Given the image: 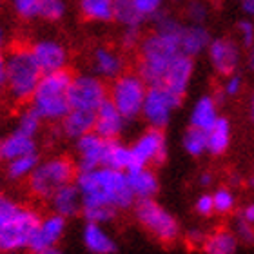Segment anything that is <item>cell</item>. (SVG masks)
<instances>
[{"mask_svg":"<svg viewBox=\"0 0 254 254\" xmlns=\"http://www.w3.org/2000/svg\"><path fill=\"white\" fill-rule=\"evenodd\" d=\"M156 29L140 40V62L138 74L145 80L147 85L160 84L164 78L165 69L182 53L180 51V31L182 24L173 16L160 11L153 16Z\"/></svg>","mask_w":254,"mask_h":254,"instance_id":"cell-1","label":"cell"},{"mask_svg":"<svg viewBox=\"0 0 254 254\" xmlns=\"http://www.w3.org/2000/svg\"><path fill=\"white\" fill-rule=\"evenodd\" d=\"M74 184L82 196V207H111L115 211H126L134 203V196L127 184L126 171L107 165L78 171Z\"/></svg>","mask_w":254,"mask_h":254,"instance_id":"cell-2","label":"cell"},{"mask_svg":"<svg viewBox=\"0 0 254 254\" xmlns=\"http://www.w3.org/2000/svg\"><path fill=\"white\" fill-rule=\"evenodd\" d=\"M40 216L31 207L0 194V249L15 253L29 247Z\"/></svg>","mask_w":254,"mask_h":254,"instance_id":"cell-3","label":"cell"},{"mask_svg":"<svg viewBox=\"0 0 254 254\" xmlns=\"http://www.w3.org/2000/svg\"><path fill=\"white\" fill-rule=\"evenodd\" d=\"M73 74L60 69L53 73H44L33 91L31 109L42 118V122H60L69 111V85Z\"/></svg>","mask_w":254,"mask_h":254,"instance_id":"cell-4","label":"cell"},{"mask_svg":"<svg viewBox=\"0 0 254 254\" xmlns=\"http://www.w3.org/2000/svg\"><path fill=\"white\" fill-rule=\"evenodd\" d=\"M5 60V89L11 100L20 104L31 98L38 80L42 76V69L38 67L31 49L16 46L4 57Z\"/></svg>","mask_w":254,"mask_h":254,"instance_id":"cell-5","label":"cell"},{"mask_svg":"<svg viewBox=\"0 0 254 254\" xmlns=\"http://www.w3.org/2000/svg\"><path fill=\"white\" fill-rule=\"evenodd\" d=\"M76 176V167L65 156H53L38 162L27 178V187L35 198L49 200V196L60 187L67 186Z\"/></svg>","mask_w":254,"mask_h":254,"instance_id":"cell-6","label":"cell"},{"mask_svg":"<svg viewBox=\"0 0 254 254\" xmlns=\"http://www.w3.org/2000/svg\"><path fill=\"white\" fill-rule=\"evenodd\" d=\"M149 85L138 73H122L113 80L107 98L117 106L126 120H134L142 115L143 98Z\"/></svg>","mask_w":254,"mask_h":254,"instance_id":"cell-7","label":"cell"},{"mask_svg":"<svg viewBox=\"0 0 254 254\" xmlns=\"http://www.w3.org/2000/svg\"><path fill=\"white\" fill-rule=\"evenodd\" d=\"M136 214L138 223L142 225L147 233H151L154 238L162 244H173L178 234H180V225L176 222V218L167 212L158 201L153 198L147 200H136Z\"/></svg>","mask_w":254,"mask_h":254,"instance_id":"cell-8","label":"cell"},{"mask_svg":"<svg viewBox=\"0 0 254 254\" xmlns=\"http://www.w3.org/2000/svg\"><path fill=\"white\" fill-rule=\"evenodd\" d=\"M184 96L176 95L162 84L149 85L142 106V117L151 127L164 129L169 124L173 113L182 106Z\"/></svg>","mask_w":254,"mask_h":254,"instance_id":"cell-9","label":"cell"},{"mask_svg":"<svg viewBox=\"0 0 254 254\" xmlns=\"http://www.w3.org/2000/svg\"><path fill=\"white\" fill-rule=\"evenodd\" d=\"M107 98V87L100 76L76 74L69 85V109L96 111Z\"/></svg>","mask_w":254,"mask_h":254,"instance_id":"cell-10","label":"cell"},{"mask_svg":"<svg viewBox=\"0 0 254 254\" xmlns=\"http://www.w3.org/2000/svg\"><path fill=\"white\" fill-rule=\"evenodd\" d=\"M132 165H162L167 158V142L160 127H151L142 132L131 145Z\"/></svg>","mask_w":254,"mask_h":254,"instance_id":"cell-11","label":"cell"},{"mask_svg":"<svg viewBox=\"0 0 254 254\" xmlns=\"http://www.w3.org/2000/svg\"><path fill=\"white\" fill-rule=\"evenodd\" d=\"M65 227H67L65 218L57 214V212H51L49 216L40 218L27 249H31L33 253L37 254L60 253L59 244L60 240L64 238V234H65Z\"/></svg>","mask_w":254,"mask_h":254,"instance_id":"cell-12","label":"cell"},{"mask_svg":"<svg viewBox=\"0 0 254 254\" xmlns=\"http://www.w3.org/2000/svg\"><path fill=\"white\" fill-rule=\"evenodd\" d=\"M209 53V60H211L214 71L223 76L233 74L240 65V48L238 44L234 42L233 38H214L209 42L207 48Z\"/></svg>","mask_w":254,"mask_h":254,"instance_id":"cell-13","label":"cell"},{"mask_svg":"<svg viewBox=\"0 0 254 254\" xmlns=\"http://www.w3.org/2000/svg\"><path fill=\"white\" fill-rule=\"evenodd\" d=\"M109 140L98 136L95 131L76 138V154H78V171L93 169L106 165Z\"/></svg>","mask_w":254,"mask_h":254,"instance_id":"cell-14","label":"cell"},{"mask_svg":"<svg viewBox=\"0 0 254 254\" xmlns=\"http://www.w3.org/2000/svg\"><path fill=\"white\" fill-rule=\"evenodd\" d=\"M31 53L37 60L38 67L42 69V73H53L65 69L69 60L67 49L62 42L53 40V38H44L38 40L31 46Z\"/></svg>","mask_w":254,"mask_h":254,"instance_id":"cell-15","label":"cell"},{"mask_svg":"<svg viewBox=\"0 0 254 254\" xmlns=\"http://www.w3.org/2000/svg\"><path fill=\"white\" fill-rule=\"evenodd\" d=\"M126 122L127 120L117 109V106L109 98H106L100 104V107L95 111V127H93V131L102 138L115 140L124 132Z\"/></svg>","mask_w":254,"mask_h":254,"instance_id":"cell-16","label":"cell"},{"mask_svg":"<svg viewBox=\"0 0 254 254\" xmlns=\"http://www.w3.org/2000/svg\"><path fill=\"white\" fill-rule=\"evenodd\" d=\"M192 73H194L192 57H187V55L180 53L169 64V67L165 69L164 78H162L160 84L165 85L167 89H171L176 95L184 96L187 93V89H189Z\"/></svg>","mask_w":254,"mask_h":254,"instance_id":"cell-17","label":"cell"},{"mask_svg":"<svg viewBox=\"0 0 254 254\" xmlns=\"http://www.w3.org/2000/svg\"><path fill=\"white\" fill-rule=\"evenodd\" d=\"M127 184L131 187V192L134 200H147L154 198L160 189L158 178L154 175L151 167L147 165H132L126 171Z\"/></svg>","mask_w":254,"mask_h":254,"instance_id":"cell-18","label":"cell"},{"mask_svg":"<svg viewBox=\"0 0 254 254\" xmlns=\"http://www.w3.org/2000/svg\"><path fill=\"white\" fill-rule=\"evenodd\" d=\"M48 201L51 209H53V212L64 216L65 220L82 212V196H80L76 184H73V182L55 190L53 194L49 196Z\"/></svg>","mask_w":254,"mask_h":254,"instance_id":"cell-19","label":"cell"},{"mask_svg":"<svg viewBox=\"0 0 254 254\" xmlns=\"http://www.w3.org/2000/svg\"><path fill=\"white\" fill-rule=\"evenodd\" d=\"M29 153H37V142L35 136L24 134L20 131H11L4 138H0V162L5 164L9 160H15L18 156Z\"/></svg>","mask_w":254,"mask_h":254,"instance_id":"cell-20","label":"cell"},{"mask_svg":"<svg viewBox=\"0 0 254 254\" xmlns=\"http://www.w3.org/2000/svg\"><path fill=\"white\" fill-rule=\"evenodd\" d=\"M82 242L84 247L93 254H113L117 253L115 240L106 233L102 223L87 222L82 229Z\"/></svg>","mask_w":254,"mask_h":254,"instance_id":"cell-21","label":"cell"},{"mask_svg":"<svg viewBox=\"0 0 254 254\" xmlns=\"http://www.w3.org/2000/svg\"><path fill=\"white\" fill-rule=\"evenodd\" d=\"M211 42V35L203 24H190V26H182L180 31V51L187 57H198L200 53L207 51Z\"/></svg>","mask_w":254,"mask_h":254,"instance_id":"cell-22","label":"cell"},{"mask_svg":"<svg viewBox=\"0 0 254 254\" xmlns=\"http://www.w3.org/2000/svg\"><path fill=\"white\" fill-rule=\"evenodd\" d=\"M95 127V111H84V109H69L65 117L60 120V131L64 136L76 138L84 136L93 131Z\"/></svg>","mask_w":254,"mask_h":254,"instance_id":"cell-23","label":"cell"},{"mask_svg":"<svg viewBox=\"0 0 254 254\" xmlns=\"http://www.w3.org/2000/svg\"><path fill=\"white\" fill-rule=\"evenodd\" d=\"M124 65H126V64H124L122 55L111 48L100 46V48H96L95 53H93V67H95L96 74H98L100 78L115 80L118 74L124 73Z\"/></svg>","mask_w":254,"mask_h":254,"instance_id":"cell-24","label":"cell"},{"mask_svg":"<svg viewBox=\"0 0 254 254\" xmlns=\"http://www.w3.org/2000/svg\"><path fill=\"white\" fill-rule=\"evenodd\" d=\"M220 115H218V102L214 96H201L198 98L190 111V127H196V129H201V131H207L214 126Z\"/></svg>","mask_w":254,"mask_h":254,"instance_id":"cell-25","label":"cell"},{"mask_svg":"<svg viewBox=\"0 0 254 254\" xmlns=\"http://www.w3.org/2000/svg\"><path fill=\"white\" fill-rule=\"evenodd\" d=\"M207 153L223 154L229 149L231 143V124L227 118H218L211 129H207Z\"/></svg>","mask_w":254,"mask_h":254,"instance_id":"cell-26","label":"cell"},{"mask_svg":"<svg viewBox=\"0 0 254 254\" xmlns=\"http://www.w3.org/2000/svg\"><path fill=\"white\" fill-rule=\"evenodd\" d=\"M238 238L231 231H216L203 240V253L207 254H234L238 249Z\"/></svg>","mask_w":254,"mask_h":254,"instance_id":"cell-27","label":"cell"},{"mask_svg":"<svg viewBox=\"0 0 254 254\" xmlns=\"http://www.w3.org/2000/svg\"><path fill=\"white\" fill-rule=\"evenodd\" d=\"M115 0H78V9L85 20L111 22Z\"/></svg>","mask_w":254,"mask_h":254,"instance_id":"cell-28","label":"cell"},{"mask_svg":"<svg viewBox=\"0 0 254 254\" xmlns=\"http://www.w3.org/2000/svg\"><path fill=\"white\" fill-rule=\"evenodd\" d=\"M113 20L118 22L120 26L126 27H142V24L147 18L134 7L131 0H115V7H113Z\"/></svg>","mask_w":254,"mask_h":254,"instance_id":"cell-29","label":"cell"},{"mask_svg":"<svg viewBox=\"0 0 254 254\" xmlns=\"http://www.w3.org/2000/svg\"><path fill=\"white\" fill-rule=\"evenodd\" d=\"M38 162H40V158L37 153H29L15 160H9V162H5V175L13 182L27 180Z\"/></svg>","mask_w":254,"mask_h":254,"instance_id":"cell-30","label":"cell"},{"mask_svg":"<svg viewBox=\"0 0 254 254\" xmlns=\"http://www.w3.org/2000/svg\"><path fill=\"white\" fill-rule=\"evenodd\" d=\"M106 165L118 171H127L132 167V154L131 147H127L126 143L118 142V138L109 140V147H107Z\"/></svg>","mask_w":254,"mask_h":254,"instance_id":"cell-31","label":"cell"},{"mask_svg":"<svg viewBox=\"0 0 254 254\" xmlns=\"http://www.w3.org/2000/svg\"><path fill=\"white\" fill-rule=\"evenodd\" d=\"M184 149L190 156H201L207 153V132L196 127H189V131L184 134Z\"/></svg>","mask_w":254,"mask_h":254,"instance_id":"cell-32","label":"cell"},{"mask_svg":"<svg viewBox=\"0 0 254 254\" xmlns=\"http://www.w3.org/2000/svg\"><path fill=\"white\" fill-rule=\"evenodd\" d=\"M40 127H42V118L38 117L31 107H27V109H24V111L18 115L15 129L24 132V134H29V136H37L38 131H40Z\"/></svg>","mask_w":254,"mask_h":254,"instance_id":"cell-33","label":"cell"},{"mask_svg":"<svg viewBox=\"0 0 254 254\" xmlns=\"http://www.w3.org/2000/svg\"><path fill=\"white\" fill-rule=\"evenodd\" d=\"M65 15V0H40L37 16L48 22H59Z\"/></svg>","mask_w":254,"mask_h":254,"instance_id":"cell-34","label":"cell"},{"mask_svg":"<svg viewBox=\"0 0 254 254\" xmlns=\"http://www.w3.org/2000/svg\"><path fill=\"white\" fill-rule=\"evenodd\" d=\"M212 203H214V212H218V214H229L234 209V203H236L233 190L227 189V187L216 189L214 194H212Z\"/></svg>","mask_w":254,"mask_h":254,"instance_id":"cell-35","label":"cell"},{"mask_svg":"<svg viewBox=\"0 0 254 254\" xmlns=\"http://www.w3.org/2000/svg\"><path fill=\"white\" fill-rule=\"evenodd\" d=\"M82 214H84L85 222H95V223H107L111 222L113 218L117 216V211L111 209V207H82Z\"/></svg>","mask_w":254,"mask_h":254,"instance_id":"cell-36","label":"cell"},{"mask_svg":"<svg viewBox=\"0 0 254 254\" xmlns=\"http://www.w3.org/2000/svg\"><path fill=\"white\" fill-rule=\"evenodd\" d=\"M38 4H40V0H11V5H13L15 13L24 20L37 18Z\"/></svg>","mask_w":254,"mask_h":254,"instance_id":"cell-37","label":"cell"},{"mask_svg":"<svg viewBox=\"0 0 254 254\" xmlns=\"http://www.w3.org/2000/svg\"><path fill=\"white\" fill-rule=\"evenodd\" d=\"M207 15H209V7L203 0H190L187 5V16L192 24H203Z\"/></svg>","mask_w":254,"mask_h":254,"instance_id":"cell-38","label":"cell"},{"mask_svg":"<svg viewBox=\"0 0 254 254\" xmlns=\"http://www.w3.org/2000/svg\"><path fill=\"white\" fill-rule=\"evenodd\" d=\"M131 2L145 18H153L154 15H158L164 5V0H131Z\"/></svg>","mask_w":254,"mask_h":254,"instance_id":"cell-39","label":"cell"},{"mask_svg":"<svg viewBox=\"0 0 254 254\" xmlns=\"http://www.w3.org/2000/svg\"><path fill=\"white\" fill-rule=\"evenodd\" d=\"M236 238L238 242H244L245 245H254V225L249 222H245L240 218L236 222Z\"/></svg>","mask_w":254,"mask_h":254,"instance_id":"cell-40","label":"cell"},{"mask_svg":"<svg viewBox=\"0 0 254 254\" xmlns=\"http://www.w3.org/2000/svg\"><path fill=\"white\" fill-rule=\"evenodd\" d=\"M244 87V80L240 78L238 74H227V78H225V84H223V89L222 93L225 96H236L240 95V91Z\"/></svg>","mask_w":254,"mask_h":254,"instance_id":"cell-41","label":"cell"},{"mask_svg":"<svg viewBox=\"0 0 254 254\" xmlns=\"http://www.w3.org/2000/svg\"><path fill=\"white\" fill-rule=\"evenodd\" d=\"M238 33H240V40L245 48H251L254 44V24L251 20H242L238 24Z\"/></svg>","mask_w":254,"mask_h":254,"instance_id":"cell-42","label":"cell"},{"mask_svg":"<svg viewBox=\"0 0 254 254\" xmlns=\"http://www.w3.org/2000/svg\"><path fill=\"white\" fill-rule=\"evenodd\" d=\"M140 40H142V33H140L138 27H126V29H124V35H122L124 48H127V49L136 48L138 44H140Z\"/></svg>","mask_w":254,"mask_h":254,"instance_id":"cell-43","label":"cell"},{"mask_svg":"<svg viewBox=\"0 0 254 254\" xmlns=\"http://www.w3.org/2000/svg\"><path fill=\"white\" fill-rule=\"evenodd\" d=\"M196 212L201 216H211L214 212V203H212V194H201L196 200Z\"/></svg>","mask_w":254,"mask_h":254,"instance_id":"cell-44","label":"cell"},{"mask_svg":"<svg viewBox=\"0 0 254 254\" xmlns=\"http://www.w3.org/2000/svg\"><path fill=\"white\" fill-rule=\"evenodd\" d=\"M240 218L254 225V201H253V203H249V205L244 207V211H242V216H240Z\"/></svg>","mask_w":254,"mask_h":254,"instance_id":"cell-45","label":"cell"},{"mask_svg":"<svg viewBox=\"0 0 254 254\" xmlns=\"http://www.w3.org/2000/svg\"><path fill=\"white\" fill-rule=\"evenodd\" d=\"M240 4H242L245 15L254 16V0H240Z\"/></svg>","mask_w":254,"mask_h":254,"instance_id":"cell-46","label":"cell"},{"mask_svg":"<svg viewBox=\"0 0 254 254\" xmlns=\"http://www.w3.org/2000/svg\"><path fill=\"white\" fill-rule=\"evenodd\" d=\"M5 87V60L0 55V91Z\"/></svg>","mask_w":254,"mask_h":254,"instance_id":"cell-47","label":"cell"},{"mask_svg":"<svg viewBox=\"0 0 254 254\" xmlns=\"http://www.w3.org/2000/svg\"><path fill=\"white\" fill-rule=\"evenodd\" d=\"M198 182H200L201 187H209L211 186V182H212V176L209 175V173H201L200 178H198Z\"/></svg>","mask_w":254,"mask_h":254,"instance_id":"cell-48","label":"cell"},{"mask_svg":"<svg viewBox=\"0 0 254 254\" xmlns=\"http://www.w3.org/2000/svg\"><path fill=\"white\" fill-rule=\"evenodd\" d=\"M247 64H249V67L254 71V44L249 48V55H247Z\"/></svg>","mask_w":254,"mask_h":254,"instance_id":"cell-49","label":"cell"},{"mask_svg":"<svg viewBox=\"0 0 254 254\" xmlns=\"http://www.w3.org/2000/svg\"><path fill=\"white\" fill-rule=\"evenodd\" d=\"M5 46V35H4V29L0 27V55H2V49Z\"/></svg>","mask_w":254,"mask_h":254,"instance_id":"cell-50","label":"cell"},{"mask_svg":"<svg viewBox=\"0 0 254 254\" xmlns=\"http://www.w3.org/2000/svg\"><path fill=\"white\" fill-rule=\"evenodd\" d=\"M249 113H251V120L254 122V93L251 96V102H249Z\"/></svg>","mask_w":254,"mask_h":254,"instance_id":"cell-51","label":"cell"},{"mask_svg":"<svg viewBox=\"0 0 254 254\" xmlns=\"http://www.w3.org/2000/svg\"><path fill=\"white\" fill-rule=\"evenodd\" d=\"M0 253H2V249H0Z\"/></svg>","mask_w":254,"mask_h":254,"instance_id":"cell-52","label":"cell"}]
</instances>
